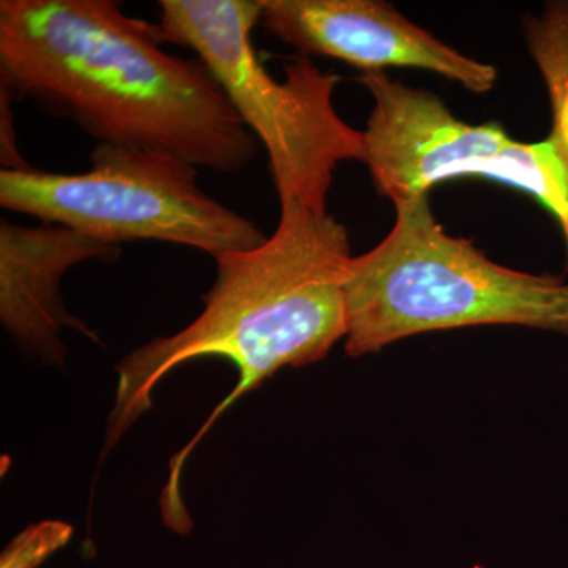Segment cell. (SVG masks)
I'll use <instances>...</instances> for the list:
<instances>
[{
  "mask_svg": "<svg viewBox=\"0 0 568 568\" xmlns=\"http://www.w3.org/2000/svg\"><path fill=\"white\" fill-rule=\"evenodd\" d=\"M159 24L112 0H2L0 85L99 144L245 171L260 142L200 58L164 50Z\"/></svg>",
  "mask_w": 568,
  "mask_h": 568,
  "instance_id": "6da1fadb",
  "label": "cell"
},
{
  "mask_svg": "<svg viewBox=\"0 0 568 568\" xmlns=\"http://www.w3.org/2000/svg\"><path fill=\"white\" fill-rule=\"evenodd\" d=\"M351 260L349 234L334 216L295 201L280 204L278 226L263 245L216 257L215 283L192 324L138 347L115 366L104 454L151 409L153 390L179 366L219 357L237 369L233 392L171 459L160 497L168 528L192 529L181 491L183 466L212 425L280 369L317 364L346 338Z\"/></svg>",
  "mask_w": 568,
  "mask_h": 568,
  "instance_id": "7a4b0ae2",
  "label": "cell"
},
{
  "mask_svg": "<svg viewBox=\"0 0 568 568\" xmlns=\"http://www.w3.org/2000/svg\"><path fill=\"white\" fill-rule=\"evenodd\" d=\"M394 205L390 233L347 267L346 355L480 325L568 335L567 282L504 267L452 237L433 215L429 194Z\"/></svg>",
  "mask_w": 568,
  "mask_h": 568,
  "instance_id": "3957f363",
  "label": "cell"
},
{
  "mask_svg": "<svg viewBox=\"0 0 568 568\" xmlns=\"http://www.w3.org/2000/svg\"><path fill=\"white\" fill-rule=\"evenodd\" d=\"M166 43L192 50L265 149L280 204L327 212L336 168L364 162V132L335 110L339 77L298 54L275 80L253 47L260 0H160Z\"/></svg>",
  "mask_w": 568,
  "mask_h": 568,
  "instance_id": "277c9868",
  "label": "cell"
},
{
  "mask_svg": "<svg viewBox=\"0 0 568 568\" xmlns=\"http://www.w3.org/2000/svg\"><path fill=\"white\" fill-rule=\"evenodd\" d=\"M0 205L106 244L156 241L213 257L256 248L267 235L213 200L197 168L173 153L99 144L81 174L0 171Z\"/></svg>",
  "mask_w": 568,
  "mask_h": 568,
  "instance_id": "5b68a950",
  "label": "cell"
},
{
  "mask_svg": "<svg viewBox=\"0 0 568 568\" xmlns=\"http://www.w3.org/2000/svg\"><path fill=\"white\" fill-rule=\"evenodd\" d=\"M260 24L312 58L336 59L362 73L407 67L433 71L474 93L495 88L497 71L467 58L381 0H260Z\"/></svg>",
  "mask_w": 568,
  "mask_h": 568,
  "instance_id": "8992f818",
  "label": "cell"
},
{
  "mask_svg": "<svg viewBox=\"0 0 568 568\" xmlns=\"http://www.w3.org/2000/svg\"><path fill=\"white\" fill-rule=\"evenodd\" d=\"M122 246L106 244L62 224L37 226L0 223V323L14 343L44 365H62L65 328L93 342L97 335L67 312L61 294L63 275L74 265L115 263Z\"/></svg>",
  "mask_w": 568,
  "mask_h": 568,
  "instance_id": "52a82bcc",
  "label": "cell"
},
{
  "mask_svg": "<svg viewBox=\"0 0 568 568\" xmlns=\"http://www.w3.org/2000/svg\"><path fill=\"white\" fill-rule=\"evenodd\" d=\"M528 48L547 85L551 126L536 142L511 140L476 178L534 197L558 223L568 252V2H551L525 21Z\"/></svg>",
  "mask_w": 568,
  "mask_h": 568,
  "instance_id": "ba28073f",
  "label": "cell"
},
{
  "mask_svg": "<svg viewBox=\"0 0 568 568\" xmlns=\"http://www.w3.org/2000/svg\"><path fill=\"white\" fill-rule=\"evenodd\" d=\"M73 536L69 523L41 521L22 530L3 549L0 568H39Z\"/></svg>",
  "mask_w": 568,
  "mask_h": 568,
  "instance_id": "9c48e42d",
  "label": "cell"
},
{
  "mask_svg": "<svg viewBox=\"0 0 568 568\" xmlns=\"http://www.w3.org/2000/svg\"><path fill=\"white\" fill-rule=\"evenodd\" d=\"M13 100H17L13 93L0 85V156H2L3 170L24 171L32 166L22 160L18 149L13 112H11Z\"/></svg>",
  "mask_w": 568,
  "mask_h": 568,
  "instance_id": "30bf717a",
  "label": "cell"
}]
</instances>
